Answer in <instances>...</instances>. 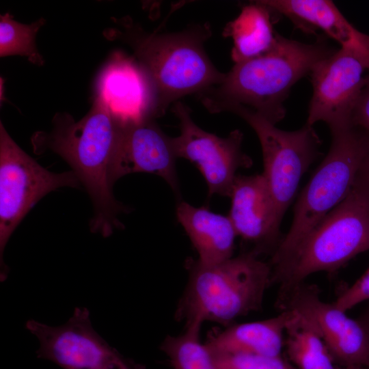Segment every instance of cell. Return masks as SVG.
<instances>
[{"label": "cell", "instance_id": "6da1fadb", "mask_svg": "<svg viewBox=\"0 0 369 369\" xmlns=\"http://www.w3.org/2000/svg\"><path fill=\"white\" fill-rule=\"evenodd\" d=\"M53 123L50 133L34 135V150H50L68 163L94 206L90 230L108 237L124 227L118 215L124 207L113 193L115 182L122 177L120 150L124 121L96 97L91 109L79 121L59 113Z\"/></svg>", "mask_w": 369, "mask_h": 369}, {"label": "cell", "instance_id": "7a4b0ae2", "mask_svg": "<svg viewBox=\"0 0 369 369\" xmlns=\"http://www.w3.org/2000/svg\"><path fill=\"white\" fill-rule=\"evenodd\" d=\"M334 51L323 41L305 44L278 34L271 49L235 63L220 84L197 96L210 113L240 105L276 124L285 116L284 102L291 87Z\"/></svg>", "mask_w": 369, "mask_h": 369}, {"label": "cell", "instance_id": "3957f363", "mask_svg": "<svg viewBox=\"0 0 369 369\" xmlns=\"http://www.w3.org/2000/svg\"><path fill=\"white\" fill-rule=\"evenodd\" d=\"M113 36L133 49L150 83L156 118L182 97L220 84L226 73L212 63L204 43L212 35L207 23L174 32H148L124 18Z\"/></svg>", "mask_w": 369, "mask_h": 369}, {"label": "cell", "instance_id": "277c9868", "mask_svg": "<svg viewBox=\"0 0 369 369\" xmlns=\"http://www.w3.org/2000/svg\"><path fill=\"white\" fill-rule=\"evenodd\" d=\"M258 256L251 251L217 264L193 262L176 312L185 328L200 329L206 321L228 324L260 310L272 280L269 263Z\"/></svg>", "mask_w": 369, "mask_h": 369}, {"label": "cell", "instance_id": "5b68a950", "mask_svg": "<svg viewBox=\"0 0 369 369\" xmlns=\"http://www.w3.org/2000/svg\"><path fill=\"white\" fill-rule=\"evenodd\" d=\"M331 133L329 150L302 190L290 228L271 254L272 276L284 268L308 235L354 186L369 148V133L355 126Z\"/></svg>", "mask_w": 369, "mask_h": 369}, {"label": "cell", "instance_id": "8992f818", "mask_svg": "<svg viewBox=\"0 0 369 369\" xmlns=\"http://www.w3.org/2000/svg\"><path fill=\"white\" fill-rule=\"evenodd\" d=\"M369 251V197L353 186L348 195L308 235L284 268L272 278L282 300L310 275L334 273Z\"/></svg>", "mask_w": 369, "mask_h": 369}, {"label": "cell", "instance_id": "52a82bcc", "mask_svg": "<svg viewBox=\"0 0 369 369\" xmlns=\"http://www.w3.org/2000/svg\"><path fill=\"white\" fill-rule=\"evenodd\" d=\"M72 171L51 172L23 151L0 122V280L9 269L3 260L11 235L30 209L44 195L63 187H79Z\"/></svg>", "mask_w": 369, "mask_h": 369}, {"label": "cell", "instance_id": "ba28073f", "mask_svg": "<svg viewBox=\"0 0 369 369\" xmlns=\"http://www.w3.org/2000/svg\"><path fill=\"white\" fill-rule=\"evenodd\" d=\"M226 111L242 118L256 132L262 148V175L282 222L302 176L317 157L320 138L313 126L307 124L300 129L286 131L243 106H231Z\"/></svg>", "mask_w": 369, "mask_h": 369}, {"label": "cell", "instance_id": "9c48e42d", "mask_svg": "<svg viewBox=\"0 0 369 369\" xmlns=\"http://www.w3.org/2000/svg\"><path fill=\"white\" fill-rule=\"evenodd\" d=\"M25 328L39 341L37 357L63 369H146L124 357L97 333L85 307L75 308L62 325L50 326L29 319Z\"/></svg>", "mask_w": 369, "mask_h": 369}, {"label": "cell", "instance_id": "30bf717a", "mask_svg": "<svg viewBox=\"0 0 369 369\" xmlns=\"http://www.w3.org/2000/svg\"><path fill=\"white\" fill-rule=\"evenodd\" d=\"M172 111L179 120L180 135L173 137L178 158H184L198 168L208 189V195L230 196L236 171L252 165L242 150L243 134L232 131L220 137L205 131L192 120L189 107L178 100Z\"/></svg>", "mask_w": 369, "mask_h": 369}, {"label": "cell", "instance_id": "8fae6325", "mask_svg": "<svg viewBox=\"0 0 369 369\" xmlns=\"http://www.w3.org/2000/svg\"><path fill=\"white\" fill-rule=\"evenodd\" d=\"M366 69L359 58L341 48L318 62L310 73L313 93L305 124L313 126L322 121L331 132L352 126Z\"/></svg>", "mask_w": 369, "mask_h": 369}, {"label": "cell", "instance_id": "7c38bea8", "mask_svg": "<svg viewBox=\"0 0 369 369\" xmlns=\"http://www.w3.org/2000/svg\"><path fill=\"white\" fill-rule=\"evenodd\" d=\"M320 293L317 286L303 282L276 306L280 310H294L307 318L322 338L336 366L369 369V340L364 328L357 319L321 300Z\"/></svg>", "mask_w": 369, "mask_h": 369}, {"label": "cell", "instance_id": "4fadbf2b", "mask_svg": "<svg viewBox=\"0 0 369 369\" xmlns=\"http://www.w3.org/2000/svg\"><path fill=\"white\" fill-rule=\"evenodd\" d=\"M229 217L237 236L254 245L258 255L271 254L280 243V224L273 199L262 174L236 175Z\"/></svg>", "mask_w": 369, "mask_h": 369}, {"label": "cell", "instance_id": "5bb4252c", "mask_svg": "<svg viewBox=\"0 0 369 369\" xmlns=\"http://www.w3.org/2000/svg\"><path fill=\"white\" fill-rule=\"evenodd\" d=\"M96 97L124 122L156 118L148 77L134 58L122 53H114L100 72Z\"/></svg>", "mask_w": 369, "mask_h": 369}, {"label": "cell", "instance_id": "9a60e30c", "mask_svg": "<svg viewBox=\"0 0 369 369\" xmlns=\"http://www.w3.org/2000/svg\"><path fill=\"white\" fill-rule=\"evenodd\" d=\"M154 120L124 122L120 150L122 176L137 172L156 174L179 195L178 157L173 137L167 136Z\"/></svg>", "mask_w": 369, "mask_h": 369}, {"label": "cell", "instance_id": "2e32d148", "mask_svg": "<svg viewBox=\"0 0 369 369\" xmlns=\"http://www.w3.org/2000/svg\"><path fill=\"white\" fill-rule=\"evenodd\" d=\"M276 14H283L305 32L321 30L341 49L359 58L369 70V35L351 25L328 0H263Z\"/></svg>", "mask_w": 369, "mask_h": 369}, {"label": "cell", "instance_id": "e0dca14e", "mask_svg": "<svg viewBox=\"0 0 369 369\" xmlns=\"http://www.w3.org/2000/svg\"><path fill=\"white\" fill-rule=\"evenodd\" d=\"M293 315V310H284L265 320L232 325L212 333L205 344L211 354L280 357L286 327Z\"/></svg>", "mask_w": 369, "mask_h": 369}, {"label": "cell", "instance_id": "ac0fdd59", "mask_svg": "<svg viewBox=\"0 0 369 369\" xmlns=\"http://www.w3.org/2000/svg\"><path fill=\"white\" fill-rule=\"evenodd\" d=\"M176 217L198 254L199 262L217 264L233 256L237 234L229 216L180 201Z\"/></svg>", "mask_w": 369, "mask_h": 369}, {"label": "cell", "instance_id": "d6986e66", "mask_svg": "<svg viewBox=\"0 0 369 369\" xmlns=\"http://www.w3.org/2000/svg\"><path fill=\"white\" fill-rule=\"evenodd\" d=\"M274 13L261 1L244 6L223 32L233 40L232 59L234 63L264 54L273 48L278 33L273 29Z\"/></svg>", "mask_w": 369, "mask_h": 369}, {"label": "cell", "instance_id": "ffe728a7", "mask_svg": "<svg viewBox=\"0 0 369 369\" xmlns=\"http://www.w3.org/2000/svg\"><path fill=\"white\" fill-rule=\"evenodd\" d=\"M284 346L287 359L297 369L338 368L312 323L295 311L286 327Z\"/></svg>", "mask_w": 369, "mask_h": 369}, {"label": "cell", "instance_id": "44dd1931", "mask_svg": "<svg viewBox=\"0 0 369 369\" xmlns=\"http://www.w3.org/2000/svg\"><path fill=\"white\" fill-rule=\"evenodd\" d=\"M200 329L185 328L184 333L169 336L161 350L173 369H216L213 357L200 339Z\"/></svg>", "mask_w": 369, "mask_h": 369}, {"label": "cell", "instance_id": "7402d4cb", "mask_svg": "<svg viewBox=\"0 0 369 369\" xmlns=\"http://www.w3.org/2000/svg\"><path fill=\"white\" fill-rule=\"evenodd\" d=\"M45 20L27 25L17 22L9 13L0 16V56L19 55L36 65L44 64V59L36 44V36Z\"/></svg>", "mask_w": 369, "mask_h": 369}, {"label": "cell", "instance_id": "603a6c76", "mask_svg": "<svg viewBox=\"0 0 369 369\" xmlns=\"http://www.w3.org/2000/svg\"><path fill=\"white\" fill-rule=\"evenodd\" d=\"M211 354V353H210ZM216 369H297L287 359L243 353L211 354Z\"/></svg>", "mask_w": 369, "mask_h": 369}, {"label": "cell", "instance_id": "cb8c5ba5", "mask_svg": "<svg viewBox=\"0 0 369 369\" xmlns=\"http://www.w3.org/2000/svg\"><path fill=\"white\" fill-rule=\"evenodd\" d=\"M369 300V268L351 286L344 289L332 303L344 312Z\"/></svg>", "mask_w": 369, "mask_h": 369}, {"label": "cell", "instance_id": "d4e9b609", "mask_svg": "<svg viewBox=\"0 0 369 369\" xmlns=\"http://www.w3.org/2000/svg\"><path fill=\"white\" fill-rule=\"evenodd\" d=\"M352 124L369 133V74L354 109Z\"/></svg>", "mask_w": 369, "mask_h": 369}, {"label": "cell", "instance_id": "484cf974", "mask_svg": "<svg viewBox=\"0 0 369 369\" xmlns=\"http://www.w3.org/2000/svg\"><path fill=\"white\" fill-rule=\"evenodd\" d=\"M354 186L369 197V148L359 169Z\"/></svg>", "mask_w": 369, "mask_h": 369}, {"label": "cell", "instance_id": "4316f807", "mask_svg": "<svg viewBox=\"0 0 369 369\" xmlns=\"http://www.w3.org/2000/svg\"><path fill=\"white\" fill-rule=\"evenodd\" d=\"M357 320L364 328L369 340V305Z\"/></svg>", "mask_w": 369, "mask_h": 369}, {"label": "cell", "instance_id": "83f0119b", "mask_svg": "<svg viewBox=\"0 0 369 369\" xmlns=\"http://www.w3.org/2000/svg\"><path fill=\"white\" fill-rule=\"evenodd\" d=\"M338 369H366L361 366H338Z\"/></svg>", "mask_w": 369, "mask_h": 369}]
</instances>
